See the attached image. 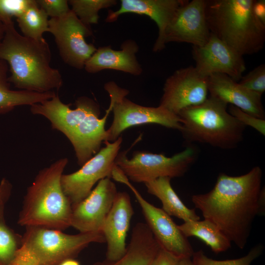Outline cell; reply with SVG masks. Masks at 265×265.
Returning <instances> with one entry per match:
<instances>
[{
    "instance_id": "cell-1",
    "label": "cell",
    "mask_w": 265,
    "mask_h": 265,
    "mask_svg": "<svg viewBox=\"0 0 265 265\" xmlns=\"http://www.w3.org/2000/svg\"><path fill=\"white\" fill-rule=\"evenodd\" d=\"M262 171L255 166L238 176L220 174L209 192L191 196L204 218L213 223L239 248L243 249L257 216L265 211Z\"/></svg>"
},
{
    "instance_id": "cell-2",
    "label": "cell",
    "mask_w": 265,
    "mask_h": 265,
    "mask_svg": "<svg viewBox=\"0 0 265 265\" xmlns=\"http://www.w3.org/2000/svg\"><path fill=\"white\" fill-rule=\"evenodd\" d=\"M76 107L63 103L56 94L53 98L30 106V112L48 119L53 129L63 133L72 144L79 165L82 166L101 149L103 142L107 141L105 125L112 110L109 106L100 118V107L93 100L79 97Z\"/></svg>"
},
{
    "instance_id": "cell-3",
    "label": "cell",
    "mask_w": 265,
    "mask_h": 265,
    "mask_svg": "<svg viewBox=\"0 0 265 265\" xmlns=\"http://www.w3.org/2000/svg\"><path fill=\"white\" fill-rule=\"evenodd\" d=\"M4 25L0 59L8 65V81L20 90L39 93L60 89L62 76L51 66L52 53L46 39L35 40L20 34L13 21Z\"/></svg>"
},
{
    "instance_id": "cell-4",
    "label": "cell",
    "mask_w": 265,
    "mask_h": 265,
    "mask_svg": "<svg viewBox=\"0 0 265 265\" xmlns=\"http://www.w3.org/2000/svg\"><path fill=\"white\" fill-rule=\"evenodd\" d=\"M68 162L61 158L39 171L24 196L19 225L62 231L71 226L72 205L61 184Z\"/></svg>"
},
{
    "instance_id": "cell-5",
    "label": "cell",
    "mask_w": 265,
    "mask_h": 265,
    "mask_svg": "<svg viewBox=\"0 0 265 265\" xmlns=\"http://www.w3.org/2000/svg\"><path fill=\"white\" fill-rule=\"evenodd\" d=\"M254 0H207L206 17L210 32L241 55L262 50L265 25L255 16Z\"/></svg>"
},
{
    "instance_id": "cell-6",
    "label": "cell",
    "mask_w": 265,
    "mask_h": 265,
    "mask_svg": "<svg viewBox=\"0 0 265 265\" xmlns=\"http://www.w3.org/2000/svg\"><path fill=\"white\" fill-rule=\"evenodd\" d=\"M105 242L102 232L71 235L53 229L27 226L10 265H59L75 259L90 243Z\"/></svg>"
},
{
    "instance_id": "cell-7",
    "label": "cell",
    "mask_w": 265,
    "mask_h": 265,
    "mask_svg": "<svg viewBox=\"0 0 265 265\" xmlns=\"http://www.w3.org/2000/svg\"><path fill=\"white\" fill-rule=\"evenodd\" d=\"M228 105L209 96L202 103L182 109L180 131L190 142L223 149L235 148L242 140L246 127L228 111Z\"/></svg>"
},
{
    "instance_id": "cell-8",
    "label": "cell",
    "mask_w": 265,
    "mask_h": 265,
    "mask_svg": "<svg viewBox=\"0 0 265 265\" xmlns=\"http://www.w3.org/2000/svg\"><path fill=\"white\" fill-rule=\"evenodd\" d=\"M104 87L109 96L113 113L112 123L106 130L107 141H115L130 127L144 124H156L181 130L182 121L178 115L159 106L148 107L132 102L126 97L129 91L114 81L107 82Z\"/></svg>"
},
{
    "instance_id": "cell-9",
    "label": "cell",
    "mask_w": 265,
    "mask_h": 265,
    "mask_svg": "<svg viewBox=\"0 0 265 265\" xmlns=\"http://www.w3.org/2000/svg\"><path fill=\"white\" fill-rule=\"evenodd\" d=\"M196 156L191 146L171 157L137 151L128 159L126 152H123L118 154L115 163L128 179L145 184L159 177L171 179L183 176L195 161Z\"/></svg>"
},
{
    "instance_id": "cell-10",
    "label": "cell",
    "mask_w": 265,
    "mask_h": 265,
    "mask_svg": "<svg viewBox=\"0 0 265 265\" xmlns=\"http://www.w3.org/2000/svg\"><path fill=\"white\" fill-rule=\"evenodd\" d=\"M122 142L121 136L112 142H105V146L79 170L71 174H62V188L72 207L85 199L96 183L104 178H111Z\"/></svg>"
},
{
    "instance_id": "cell-11",
    "label": "cell",
    "mask_w": 265,
    "mask_h": 265,
    "mask_svg": "<svg viewBox=\"0 0 265 265\" xmlns=\"http://www.w3.org/2000/svg\"><path fill=\"white\" fill-rule=\"evenodd\" d=\"M112 178L125 184L132 191L141 207L148 225L161 248L175 256L191 258L194 251L186 238L166 212L147 201L129 182L119 168L112 173Z\"/></svg>"
},
{
    "instance_id": "cell-12",
    "label": "cell",
    "mask_w": 265,
    "mask_h": 265,
    "mask_svg": "<svg viewBox=\"0 0 265 265\" xmlns=\"http://www.w3.org/2000/svg\"><path fill=\"white\" fill-rule=\"evenodd\" d=\"M48 32L54 38L60 56L67 65L77 69L84 68L86 61L97 48L85 38L92 35L71 9L62 17L49 20Z\"/></svg>"
},
{
    "instance_id": "cell-13",
    "label": "cell",
    "mask_w": 265,
    "mask_h": 265,
    "mask_svg": "<svg viewBox=\"0 0 265 265\" xmlns=\"http://www.w3.org/2000/svg\"><path fill=\"white\" fill-rule=\"evenodd\" d=\"M207 0H185L168 24L161 42L162 50L169 42L186 43L201 47L208 41L211 32L206 17Z\"/></svg>"
},
{
    "instance_id": "cell-14",
    "label": "cell",
    "mask_w": 265,
    "mask_h": 265,
    "mask_svg": "<svg viewBox=\"0 0 265 265\" xmlns=\"http://www.w3.org/2000/svg\"><path fill=\"white\" fill-rule=\"evenodd\" d=\"M208 79L194 66L176 70L164 83L159 106L178 115L184 108L202 103L208 97Z\"/></svg>"
},
{
    "instance_id": "cell-15",
    "label": "cell",
    "mask_w": 265,
    "mask_h": 265,
    "mask_svg": "<svg viewBox=\"0 0 265 265\" xmlns=\"http://www.w3.org/2000/svg\"><path fill=\"white\" fill-rule=\"evenodd\" d=\"M117 192L110 178L101 180L85 199L72 207L70 226L80 233L102 232Z\"/></svg>"
},
{
    "instance_id": "cell-16",
    "label": "cell",
    "mask_w": 265,
    "mask_h": 265,
    "mask_svg": "<svg viewBox=\"0 0 265 265\" xmlns=\"http://www.w3.org/2000/svg\"><path fill=\"white\" fill-rule=\"evenodd\" d=\"M192 55L196 70L206 78L222 74L238 82L246 69L243 56L211 33L204 46H192Z\"/></svg>"
},
{
    "instance_id": "cell-17",
    "label": "cell",
    "mask_w": 265,
    "mask_h": 265,
    "mask_svg": "<svg viewBox=\"0 0 265 265\" xmlns=\"http://www.w3.org/2000/svg\"><path fill=\"white\" fill-rule=\"evenodd\" d=\"M133 214L129 194L118 192L102 229L107 243L106 260L116 261L125 253L126 236Z\"/></svg>"
},
{
    "instance_id": "cell-18",
    "label": "cell",
    "mask_w": 265,
    "mask_h": 265,
    "mask_svg": "<svg viewBox=\"0 0 265 265\" xmlns=\"http://www.w3.org/2000/svg\"><path fill=\"white\" fill-rule=\"evenodd\" d=\"M185 0H121L116 11L109 10L106 22L116 21L123 14L132 13L149 17L157 24L158 37L154 45L155 52L161 51L164 31L178 7Z\"/></svg>"
},
{
    "instance_id": "cell-19",
    "label": "cell",
    "mask_w": 265,
    "mask_h": 265,
    "mask_svg": "<svg viewBox=\"0 0 265 265\" xmlns=\"http://www.w3.org/2000/svg\"><path fill=\"white\" fill-rule=\"evenodd\" d=\"M208 87L210 96L265 119L262 96L249 91L229 76L222 74L211 75L208 79Z\"/></svg>"
},
{
    "instance_id": "cell-20",
    "label": "cell",
    "mask_w": 265,
    "mask_h": 265,
    "mask_svg": "<svg viewBox=\"0 0 265 265\" xmlns=\"http://www.w3.org/2000/svg\"><path fill=\"white\" fill-rule=\"evenodd\" d=\"M138 50L136 42L131 39L124 41L120 50L110 46L100 47L86 61L84 68L89 73L110 69L139 76L142 69L136 57Z\"/></svg>"
},
{
    "instance_id": "cell-21",
    "label": "cell",
    "mask_w": 265,
    "mask_h": 265,
    "mask_svg": "<svg viewBox=\"0 0 265 265\" xmlns=\"http://www.w3.org/2000/svg\"><path fill=\"white\" fill-rule=\"evenodd\" d=\"M161 247L146 223H138L133 228L130 242L119 259L105 260L92 265H151Z\"/></svg>"
},
{
    "instance_id": "cell-22",
    "label": "cell",
    "mask_w": 265,
    "mask_h": 265,
    "mask_svg": "<svg viewBox=\"0 0 265 265\" xmlns=\"http://www.w3.org/2000/svg\"><path fill=\"white\" fill-rule=\"evenodd\" d=\"M7 62L0 59V113H5L19 106H32L48 100L57 94L54 91L39 93L27 90H13L9 88Z\"/></svg>"
},
{
    "instance_id": "cell-23",
    "label": "cell",
    "mask_w": 265,
    "mask_h": 265,
    "mask_svg": "<svg viewBox=\"0 0 265 265\" xmlns=\"http://www.w3.org/2000/svg\"><path fill=\"white\" fill-rule=\"evenodd\" d=\"M170 180L169 177H162L145 184L148 192L160 200L162 209L169 215L175 216L184 222L200 220L195 209L187 207L179 197L171 185Z\"/></svg>"
},
{
    "instance_id": "cell-24",
    "label": "cell",
    "mask_w": 265,
    "mask_h": 265,
    "mask_svg": "<svg viewBox=\"0 0 265 265\" xmlns=\"http://www.w3.org/2000/svg\"><path fill=\"white\" fill-rule=\"evenodd\" d=\"M178 228L186 238L195 237L203 241L215 253L225 252L231 246V241L209 220L186 221Z\"/></svg>"
},
{
    "instance_id": "cell-25",
    "label": "cell",
    "mask_w": 265,
    "mask_h": 265,
    "mask_svg": "<svg viewBox=\"0 0 265 265\" xmlns=\"http://www.w3.org/2000/svg\"><path fill=\"white\" fill-rule=\"evenodd\" d=\"M16 21L23 35L26 37L40 40L43 38L44 33L48 32V16L35 0H31L26 10L16 18Z\"/></svg>"
},
{
    "instance_id": "cell-26",
    "label": "cell",
    "mask_w": 265,
    "mask_h": 265,
    "mask_svg": "<svg viewBox=\"0 0 265 265\" xmlns=\"http://www.w3.org/2000/svg\"><path fill=\"white\" fill-rule=\"evenodd\" d=\"M71 10L87 26L97 24L99 19V12L104 8L115 5V0H70Z\"/></svg>"
},
{
    "instance_id": "cell-27",
    "label": "cell",
    "mask_w": 265,
    "mask_h": 265,
    "mask_svg": "<svg viewBox=\"0 0 265 265\" xmlns=\"http://www.w3.org/2000/svg\"><path fill=\"white\" fill-rule=\"evenodd\" d=\"M22 236L0 221V265H10L21 243Z\"/></svg>"
},
{
    "instance_id": "cell-28",
    "label": "cell",
    "mask_w": 265,
    "mask_h": 265,
    "mask_svg": "<svg viewBox=\"0 0 265 265\" xmlns=\"http://www.w3.org/2000/svg\"><path fill=\"white\" fill-rule=\"evenodd\" d=\"M264 246L258 244L250 249L244 256L235 259L215 260L207 257L202 250L194 252L192 261L195 265H251L252 262L263 253Z\"/></svg>"
},
{
    "instance_id": "cell-29",
    "label": "cell",
    "mask_w": 265,
    "mask_h": 265,
    "mask_svg": "<svg viewBox=\"0 0 265 265\" xmlns=\"http://www.w3.org/2000/svg\"><path fill=\"white\" fill-rule=\"evenodd\" d=\"M238 83L249 91L262 96L265 91V65L262 64L242 76Z\"/></svg>"
},
{
    "instance_id": "cell-30",
    "label": "cell",
    "mask_w": 265,
    "mask_h": 265,
    "mask_svg": "<svg viewBox=\"0 0 265 265\" xmlns=\"http://www.w3.org/2000/svg\"><path fill=\"white\" fill-rule=\"evenodd\" d=\"M229 112L244 126L252 127L265 135V119L256 117L231 105H229Z\"/></svg>"
},
{
    "instance_id": "cell-31",
    "label": "cell",
    "mask_w": 265,
    "mask_h": 265,
    "mask_svg": "<svg viewBox=\"0 0 265 265\" xmlns=\"http://www.w3.org/2000/svg\"><path fill=\"white\" fill-rule=\"evenodd\" d=\"M36 1L51 18L62 17L71 10L67 0H36Z\"/></svg>"
},
{
    "instance_id": "cell-32",
    "label": "cell",
    "mask_w": 265,
    "mask_h": 265,
    "mask_svg": "<svg viewBox=\"0 0 265 265\" xmlns=\"http://www.w3.org/2000/svg\"><path fill=\"white\" fill-rule=\"evenodd\" d=\"M12 186L6 178L0 182V221L5 220L4 212L5 206L11 196Z\"/></svg>"
},
{
    "instance_id": "cell-33",
    "label": "cell",
    "mask_w": 265,
    "mask_h": 265,
    "mask_svg": "<svg viewBox=\"0 0 265 265\" xmlns=\"http://www.w3.org/2000/svg\"><path fill=\"white\" fill-rule=\"evenodd\" d=\"M180 259L161 248L151 265H179Z\"/></svg>"
},
{
    "instance_id": "cell-34",
    "label": "cell",
    "mask_w": 265,
    "mask_h": 265,
    "mask_svg": "<svg viewBox=\"0 0 265 265\" xmlns=\"http://www.w3.org/2000/svg\"><path fill=\"white\" fill-rule=\"evenodd\" d=\"M253 10L258 19L265 25V0H254Z\"/></svg>"
},
{
    "instance_id": "cell-35",
    "label": "cell",
    "mask_w": 265,
    "mask_h": 265,
    "mask_svg": "<svg viewBox=\"0 0 265 265\" xmlns=\"http://www.w3.org/2000/svg\"><path fill=\"white\" fill-rule=\"evenodd\" d=\"M59 265H80V264L75 259H70L63 261Z\"/></svg>"
},
{
    "instance_id": "cell-36",
    "label": "cell",
    "mask_w": 265,
    "mask_h": 265,
    "mask_svg": "<svg viewBox=\"0 0 265 265\" xmlns=\"http://www.w3.org/2000/svg\"><path fill=\"white\" fill-rule=\"evenodd\" d=\"M179 265H195L190 258L180 259Z\"/></svg>"
},
{
    "instance_id": "cell-37",
    "label": "cell",
    "mask_w": 265,
    "mask_h": 265,
    "mask_svg": "<svg viewBox=\"0 0 265 265\" xmlns=\"http://www.w3.org/2000/svg\"><path fill=\"white\" fill-rule=\"evenodd\" d=\"M5 26L4 24L0 20V44L4 36Z\"/></svg>"
}]
</instances>
